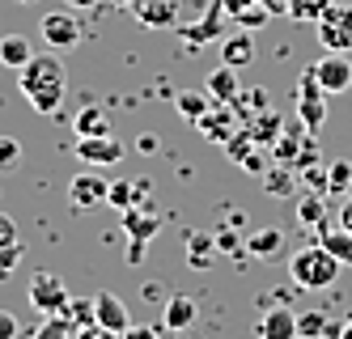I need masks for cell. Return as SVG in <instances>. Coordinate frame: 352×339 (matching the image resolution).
I'll list each match as a JSON object with an SVG mask.
<instances>
[{
	"label": "cell",
	"mask_w": 352,
	"mask_h": 339,
	"mask_svg": "<svg viewBox=\"0 0 352 339\" xmlns=\"http://www.w3.org/2000/svg\"><path fill=\"white\" fill-rule=\"evenodd\" d=\"M17 85L38 115H56L68 94V72L56 60V51H43V56H30V64L17 72Z\"/></svg>",
	"instance_id": "1"
},
{
	"label": "cell",
	"mask_w": 352,
	"mask_h": 339,
	"mask_svg": "<svg viewBox=\"0 0 352 339\" xmlns=\"http://www.w3.org/2000/svg\"><path fill=\"white\" fill-rule=\"evenodd\" d=\"M344 263L331 254V250H322L318 242L314 246H301L293 259H289V276L297 289H310V293H322V289H331V284L340 280Z\"/></svg>",
	"instance_id": "2"
},
{
	"label": "cell",
	"mask_w": 352,
	"mask_h": 339,
	"mask_svg": "<svg viewBox=\"0 0 352 339\" xmlns=\"http://www.w3.org/2000/svg\"><path fill=\"white\" fill-rule=\"evenodd\" d=\"M327 94L318 81H314V72L306 68L301 72V81H297V119H301V127L306 132H318V127L327 123Z\"/></svg>",
	"instance_id": "3"
},
{
	"label": "cell",
	"mask_w": 352,
	"mask_h": 339,
	"mask_svg": "<svg viewBox=\"0 0 352 339\" xmlns=\"http://www.w3.org/2000/svg\"><path fill=\"white\" fill-rule=\"evenodd\" d=\"M318 43L336 56H348L352 51V5H331L318 21Z\"/></svg>",
	"instance_id": "4"
},
{
	"label": "cell",
	"mask_w": 352,
	"mask_h": 339,
	"mask_svg": "<svg viewBox=\"0 0 352 339\" xmlns=\"http://www.w3.org/2000/svg\"><path fill=\"white\" fill-rule=\"evenodd\" d=\"M26 297H30V305L38 309L43 318H47V314H64L68 301H72V293L64 289V280H60V276H52V272H38V276L30 280Z\"/></svg>",
	"instance_id": "5"
},
{
	"label": "cell",
	"mask_w": 352,
	"mask_h": 339,
	"mask_svg": "<svg viewBox=\"0 0 352 339\" xmlns=\"http://www.w3.org/2000/svg\"><path fill=\"white\" fill-rule=\"evenodd\" d=\"M77 157L85 166L107 170V166H119L123 157H128V149H123V140L111 136V132H102V136H77Z\"/></svg>",
	"instance_id": "6"
},
{
	"label": "cell",
	"mask_w": 352,
	"mask_h": 339,
	"mask_svg": "<svg viewBox=\"0 0 352 339\" xmlns=\"http://www.w3.org/2000/svg\"><path fill=\"white\" fill-rule=\"evenodd\" d=\"M38 34H43V43L52 47V51H68V47L81 43V21L72 17V13H47L38 21Z\"/></svg>",
	"instance_id": "7"
},
{
	"label": "cell",
	"mask_w": 352,
	"mask_h": 339,
	"mask_svg": "<svg viewBox=\"0 0 352 339\" xmlns=\"http://www.w3.org/2000/svg\"><path fill=\"white\" fill-rule=\"evenodd\" d=\"M310 72H314V81H318L327 94H344V89H352V64H348V56L327 51L318 64H310Z\"/></svg>",
	"instance_id": "8"
},
{
	"label": "cell",
	"mask_w": 352,
	"mask_h": 339,
	"mask_svg": "<svg viewBox=\"0 0 352 339\" xmlns=\"http://www.w3.org/2000/svg\"><path fill=\"white\" fill-rule=\"evenodd\" d=\"M107 191H111V182L98 174V170H85V174H77L68 182V199H72V208H102L107 204Z\"/></svg>",
	"instance_id": "9"
},
{
	"label": "cell",
	"mask_w": 352,
	"mask_h": 339,
	"mask_svg": "<svg viewBox=\"0 0 352 339\" xmlns=\"http://www.w3.org/2000/svg\"><path fill=\"white\" fill-rule=\"evenodd\" d=\"M179 34H183V43H187V47H204V43H212L217 34H225V9H221V0H212L199 21L179 25Z\"/></svg>",
	"instance_id": "10"
},
{
	"label": "cell",
	"mask_w": 352,
	"mask_h": 339,
	"mask_svg": "<svg viewBox=\"0 0 352 339\" xmlns=\"http://www.w3.org/2000/svg\"><path fill=\"white\" fill-rule=\"evenodd\" d=\"M250 60H255V34L242 30V25H234V30L221 39V64H230V68H246Z\"/></svg>",
	"instance_id": "11"
},
{
	"label": "cell",
	"mask_w": 352,
	"mask_h": 339,
	"mask_svg": "<svg viewBox=\"0 0 352 339\" xmlns=\"http://www.w3.org/2000/svg\"><path fill=\"white\" fill-rule=\"evenodd\" d=\"M297 314L289 305H272L263 309V318H259V339H297Z\"/></svg>",
	"instance_id": "12"
},
{
	"label": "cell",
	"mask_w": 352,
	"mask_h": 339,
	"mask_svg": "<svg viewBox=\"0 0 352 339\" xmlns=\"http://www.w3.org/2000/svg\"><path fill=\"white\" fill-rule=\"evenodd\" d=\"M204 89L212 94V102H221V107H234V102H238V94H242V81H238V68H230V64H217V68L208 72V81H204Z\"/></svg>",
	"instance_id": "13"
},
{
	"label": "cell",
	"mask_w": 352,
	"mask_h": 339,
	"mask_svg": "<svg viewBox=\"0 0 352 339\" xmlns=\"http://www.w3.org/2000/svg\"><path fill=\"white\" fill-rule=\"evenodd\" d=\"M136 21L166 30V25H179V0H136Z\"/></svg>",
	"instance_id": "14"
},
{
	"label": "cell",
	"mask_w": 352,
	"mask_h": 339,
	"mask_svg": "<svg viewBox=\"0 0 352 339\" xmlns=\"http://www.w3.org/2000/svg\"><path fill=\"white\" fill-rule=\"evenodd\" d=\"M94 309H98V327H107V331H115V335H123V331L132 327L128 305H123L115 293H98V297H94Z\"/></svg>",
	"instance_id": "15"
},
{
	"label": "cell",
	"mask_w": 352,
	"mask_h": 339,
	"mask_svg": "<svg viewBox=\"0 0 352 339\" xmlns=\"http://www.w3.org/2000/svg\"><path fill=\"white\" fill-rule=\"evenodd\" d=\"M285 250V233L280 229H255V233H246V254L250 259H276Z\"/></svg>",
	"instance_id": "16"
},
{
	"label": "cell",
	"mask_w": 352,
	"mask_h": 339,
	"mask_svg": "<svg viewBox=\"0 0 352 339\" xmlns=\"http://www.w3.org/2000/svg\"><path fill=\"white\" fill-rule=\"evenodd\" d=\"M157 229H162L157 212H144V208H128V212H123V233L136 238V242H144V246H148V238H153Z\"/></svg>",
	"instance_id": "17"
},
{
	"label": "cell",
	"mask_w": 352,
	"mask_h": 339,
	"mask_svg": "<svg viewBox=\"0 0 352 339\" xmlns=\"http://www.w3.org/2000/svg\"><path fill=\"white\" fill-rule=\"evenodd\" d=\"M195 314H199V305L191 301V297H170L166 301V309H162V322H166V331H187L191 322H195Z\"/></svg>",
	"instance_id": "18"
},
{
	"label": "cell",
	"mask_w": 352,
	"mask_h": 339,
	"mask_svg": "<svg viewBox=\"0 0 352 339\" xmlns=\"http://www.w3.org/2000/svg\"><path fill=\"white\" fill-rule=\"evenodd\" d=\"M212 254H217V233L191 229V233H187V263H191V267H208Z\"/></svg>",
	"instance_id": "19"
},
{
	"label": "cell",
	"mask_w": 352,
	"mask_h": 339,
	"mask_svg": "<svg viewBox=\"0 0 352 339\" xmlns=\"http://www.w3.org/2000/svg\"><path fill=\"white\" fill-rule=\"evenodd\" d=\"M30 56H34V51H30V39H21V34H5V39H0V64H5V68H26L30 64Z\"/></svg>",
	"instance_id": "20"
},
{
	"label": "cell",
	"mask_w": 352,
	"mask_h": 339,
	"mask_svg": "<svg viewBox=\"0 0 352 339\" xmlns=\"http://www.w3.org/2000/svg\"><path fill=\"white\" fill-rule=\"evenodd\" d=\"M174 107H179V115H183V119L199 123V119H204V115H208V111L217 107V102H212V94H208V89H204V94H199V89H183Z\"/></svg>",
	"instance_id": "21"
},
{
	"label": "cell",
	"mask_w": 352,
	"mask_h": 339,
	"mask_svg": "<svg viewBox=\"0 0 352 339\" xmlns=\"http://www.w3.org/2000/svg\"><path fill=\"white\" fill-rule=\"evenodd\" d=\"M318 246L331 250L344 267H352V233H348V229H327V225H322V229H318Z\"/></svg>",
	"instance_id": "22"
},
{
	"label": "cell",
	"mask_w": 352,
	"mask_h": 339,
	"mask_svg": "<svg viewBox=\"0 0 352 339\" xmlns=\"http://www.w3.org/2000/svg\"><path fill=\"white\" fill-rule=\"evenodd\" d=\"M195 127H199V132H208V140H230V136H234V132H230V107H221V102H217V107L199 119Z\"/></svg>",
	"instance_id": "23"
},
{
	"label": "cell",
	"mask_w": 352,
	"mask_h": 339,
	"mask_svg": "<svg viewBox=\"0 0 352 339\" xmlns=\"http://www.w3.org/2000/svg\"><path fill=\"white\" fill-rule=\"evenodd\" d=\"M246 132H250V140H255V144H276V140H280V115L267 111V115H259L255 123H250Z\"/></svg>",
	"instance_id": "24"
},
{
	"label": "cell",
	"mask_w": 352,
	"mask_h": 339,
	"mask_svg": "<svg viewBox=\"0 0 352 339\" xmlns=\"http://www.w3.org/2000/svg\"><path fill=\"white\" fill-rule=\"evenodd\" d=\"M30 339H77V327H72L64 314H47Z\"/></svg>",
	"instance_id": "25"
},
{
	"label": "cell",
	"mask_w": 352,
	"mask_h": 339,
	"mask_svg": "<svg viewBox=\"0 0 352 339\" xmlns=\"http://www.w3.org/2000/svg\"><path fill=\"white\" fill-rule=\"evenodd\" d=\"M327 195H352V162L327 166Z\"/></svg>",
	"instance_id": "26"
},
{
	"label": "cell",
	"mask_w": 352,
	"mask_h": 339,
	"mask_svg": "<svg viewBox=\"0 0 352 339\" xmlns=\"http://www.w3.org/2000/svg\"><path fill=\"white\" fill-rule=\"evenodd\" d=\"M136 195H140V187H132L128 178H119V182H111V191H107V208L128 212V208H136Z\"/></svg>",
	"instance_id": "27"
},
{
	"label": "cell",
	"mask_w": 352,
	"mask_h": 339,
	"mask_svg": "<svg viewBox=\"0 0 352 339\" xmlns=\"http://www.w3.org/2000/svg\"><path fill=\"white\" fill-rule=\"evenodd\" d=\"M64 318L77 327V331H81V327H94V322H98L94 297H72V301H68V309H64Z\"/></svg>",
	"instance_id": "28"
},
{
	"label": "cell",
	"mask_w": 352,
	"mask_h": 339,
	"mask_svg": "<svg viewBox=\"0 0 352 339\" xmlns=\"http://www.w3.org/2000/svg\"><path fill=\"white\" fill-rule=\"evenodd\" d=\"M297 331L301 339H318L331 331V314H322V309H306V314H297Z\"/></svg>",
	"instance_id": "29"
},
{
	"label": "cell",
	"mask_w": 352,
	"mask_h": 339,
	"mask_svg": "<svg viewBox=\"0 0 352 339\" xmlns=\"http://www.w3.org/2000/svg\"><path fill=\"white\" fill-rule=\"evenodd\" d=\"M336 0H289V17L293 21H318Z\"/></svg>",
	"instance_id": "30"
},
{
	"label": "cell",
	"mask_w": 352,
	"mask_h": 339,
	"mask_svg": "<svg viewBox=\"0 0 352 339\" xmlns=\"http://www.w3.org/2000/svg\"><path fill=\"white\" fill-rule=\"evenodd\" d=\"M72 127H77V136H102V132H107V115L98 111V107H85Z\"/></svg>",
	"instance_id": "31"
},
{
	"label": "cell",
	"mask_w": 352,
	"mask_h": 339,
	"mask_svg": "<svg viewBox=\"0 0 352 339\" xmlns=\"http://www.w3.org/2000/svg\"><path fill=\"white\" fill-rule=\"evenodd\" d=\"M289 170H293V166H276V170H267V191H272V195H293V178H289Z\"/></svg>",
	"instance_id": "32"
},
{
	"label": "cell",
	"mask_w": 352,
	"mask_h": 339,
	"mask_svg": "<svg viewBox=\"0 0 352 339\" xmlns=\"http://www.w3.org/2000/svg\"><path fill=\"white\" fill-rule=\"evenodd\" d=\"M297 221L322 229V199H314V195H310V199H301V204H297Z\"/></svg>",
	"instance_id": "33"
},
{
	"label": "cell",
	"mask_w": 352,
	"mask_h": 339,
	"mask_svg": "<svg viewBox=\"0 0 352 339\" xmlns=\"http://www.w3.org/2000/svg\"><path fill=\"white\" fill-rule=\"evenodd\" d=\"M21 162V144L13 136H0V170H13Z\"/></svg>",
	"instance_id": "34"
},
{
	"label": "cell",
	"mask_w": 352,
	"mask_h": 339,
	"mask_svg": "<svg viewBox=\"0 0 352 339\" xmlns=\"http://www.w3.org/2000/svg\"><path fill=\"white\" fill-rule=\"evenodd\" d=\"M267 17H272V13H267L263 5H255V9H246V13H238V17H234V25H242V30H255V25H263Z\"/></svg>",
	"instance_id": "35"
},
{
	"label": "cell",
	"mask_w": 352,
	"mask_h": 339,
	"mask_svg": "<svg viewBox=\"0 0 352 339\" xmlns=\"http://www.w3.org/2000/svg\"><path fill=\"white\" fill-rule=\"evenodd\" d=\"M250 144H255V140H250V132H238V136H230V140H225V149H230V157H238V162H246V157H250Z\"/></svg>",
	"instance_id": "36"
},
{
	"label": "cell",
	"mask_w": 352,
	"mask_h": 339,
	"mask_svg": "<svg viewBox=\"0 0 352 339\" xmlns=\"http://www.w3.org/2000/svg\"><path fill=\"white\" fill-rule=\"evenodd\" d=\"M17 263H21V242H17V246H5V250H0V280H5V276L17 267Z\"/></svg>",
	"instance_id": "37"
},
{
	"label": "cell",
	"mask_w": 352,
	"mask_h": 339,
	"mask_svg": "<svg viewBox=\"0 0 352 339\" xmlns=\"http://www.w3.org/2000/svg\"><path fill=\"white\" fill-rule=\"evenodd\" d=\"M21 335V322L17 314H9V309H0V339H17Z\"/></svg>",
	"instance_id": "38"
},
{
	"label": "cell",
	"mask_w": 352,
	"mask_h": 339,
	"mask_svg": "<svg viewBox=\"0 0 352 339\" xmlns=\"http://www.w3.org/2000/svg\"><path fill=\"white\" fill-rule=\"evenodd\" d=\"M5 246H17V225H13V217L0 212V250Z\"/></svg>",
	"instance_id": "39"
},
{
	"label": "cell",
	"mask_w": 352,
	"mask_h": 339,
	"mask_svg": "<svg viewBox=\"0 0 352 339\" xmlns=\"http://www.w3.org/2000/svg\"><path fill=\"white\" fill-rule=\"evenodd\" d=\"M217 250H225V254H234V250H246V242H238V233H217Z\"/></svg>",
	"instance_id": "40"
},
{
	"label": "cell",
	"mask_w": 352,
	"mask_h": 339,
	"mask_svg": "<svg viewBox=\"0 0 352 339\" xmlns=\"http://www.w3.org/2000/svg\"><path fill=\"white\" fill-rule=\"evenodd\" d=\"M77 339H119V335H115V331H107V327H98V322H94V327H81V331H77Z\"/></svg>",
	"instance_id": "41"
},
{
	"label": "cell",
	"mask_w": 352,
	"mask_h": 339,
	"mask_svg": "<svg viewBox=\"0 0 352 339\" xmlns=\"http://www.w3.org/2000/svg\"><path fill=\"white\" fill-rule=\"evenodd\" d=\"M259 0H221V9L230 13V17H238V13H246V9H255Z\"/></svg>",
	"instance_id": "42"
},
{
	"label": "cell",
	"mask_w": 352,
	"mask_h": 339,
	"mask_svg": "<svg viewBox=\"0 0 352 339\" xmlns=\"http://www.w3.org/2000/svg\"><path fill=\"white\" fill-rule=\"evenodd\" d=\"M157 335H162L157 327H128V331H123L119 339H157Z\"/></svg>",
	"instance_id": "43"
},
{
	"label": "cell",
	"mask_w": 352,
	"mask_h": 339,
	"mask_svg": "<svg viewBox=\"0 0 352 339\" xmlns=\"http://www.w3.org/2000/svg\"><path fill=\"white\" fill-rule=\"evenodd\" d=\"M340 229H348V233H352V195L340 204Z\"/></svg>",
	"instance_id": "44"
},
{
	"label": "cell",
	"mask_w": 352,
	"mask_h": 339,
	"mask_svg": "<svg viewBox=\"0 0 352 339\" xmlns=\"http://www.w3.org/2000/svg\"><path fill=\"white\" fill-rule=\"evenodd\" d=\"M128 263H144V242H128Z\"/></svg>",
	"instance_id": "45"
},
{
	"label": "cell",
	"mask_w": 352,
	"mask_h": 339,
	"mask_svg": "<svg viewBox=\"0 0 352 339\" xmlns=\"http://www.w3.org/2000/svg\"><path fill=\"white\" fill-rule=\"evenodd\" d=\"M259 5H263L272 17H276V13H289V0H259Z\"/></svg>",
	"instance_id": "46"
},
{
	"label": "cell",
	"mask_w": 352,
	"mask_h": 339,
	"mask_svg": "<svg viewBox=\"0 0 352 339\" xmlns=\"http://www.w3.org/2000/svg\"><path fill=\"white\" fill-rule=\"evenodd\" d=\"M140 153H157V136H153V132L140 136Z\"/></svg>",
	"instance_id": "47"
},
{
	"label": "cell",
	"mask_w": 352,
	"mask_h": 339,
	"mask_svg": "<svg viewBox=\"0 0 352 339\" xmlns=\"http://www.w3.org/2000/svg\"><path fill=\"white\" fill-rule=\"evenodd\" d=\"M68 9H98V0H64Z\"/></svg>",
	"instance_id": "48"
},
{
	"label": "cell",
	"mask_w": 352,
	"mask_h": 339,
	"mask_svg": "<svg viewBox=\"0 0 352 339\" xmlns=\"http://www.w3.org/2000/svg\"><path fill=\"white\" fill-rule=\"evenodd\" d=\"M111 5H119V9H136V0H111Z\"/></svg>",
	"instance_id": "49"
},
{
	"label": "cell",
	"mask_w": 352,
	"mask_h": 339,
	"mask_svg": "<svg viewBox=\"0 0 352 339\" xmlns=\"http://www.w3.org/2000/svg\"><path fill=\"white\" fill-rule=\"evenodd\" d=\"M340 339H352V322H344V331H340Z\"/></svg>",
	"instance_id": "50"
}]
</instances>
